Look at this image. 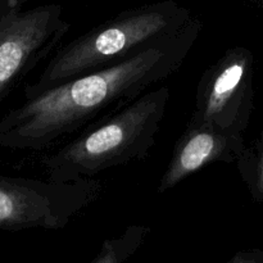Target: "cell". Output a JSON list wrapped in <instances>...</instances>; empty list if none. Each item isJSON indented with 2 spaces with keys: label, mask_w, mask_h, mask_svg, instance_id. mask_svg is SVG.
<instances>
[{
  "label": "cell",
  "mask_w": 263,
  "mask_h": 263,
  "mask_svg": "<svg viewBox=\"0 0 263 263\" xmlns=\"http://www.w3.org/2000/svg\"><path fill=\"white\" fill-rule=\"evenodd\" d=\"M8 0L0 9V103L44 59L63 45L71 23L59 4L23 10Z\"/></svg>",
  "instance_id": "5b68a950"
},
{
  "label": "cell",
  "mask_w": 263,
  "mask_h": 263,
  "mask_svg": "<svg viewBox=\"0 0 263 263\" xmlns=\"http://www.w3.org/2000/svg\"><path fill=\"white\" fill-rule=\"evenodd\" d=\"M228 263H263V252H243Z\"/></svg>",
  "instance_id": "30bf717a"
},
{
  "label": "cell",
  "mask_w": 263,
  "mask_h": 263,
  "mask_svg": "<svg viewBox=\"0 0 263 263\" xmlns=\"http://www.w3.org/2000/svg\"><path fill=\"white\" fill-rule=\"evenodd\" d=\"M171 91L153 87L45 154L46 179L76 181L145 158L156 144Z\"/></svg>",
  "instance_id": "3957f363"
},
{
  "label": "cell",
  "mask_w": 263,
  "mask_h": 263,
  "mask_svg": "<svg viewBox=\"0 0 263 263\" xmlns=\"http://www.w3.org/2000/svg\"><path fill=\"white\" fill-rule=\"evenodd\" d=\"M200 31L202 22L193 18L177 33L120 63L26 98L0 120V146L45 151L61 145L176 73Z\"/></svg>",
  "instance_id": "6da1fadb"
},
{
  "label": "cell",
  "mask_w": 263,
  "mask_h": 263,
  "mask_svg": "<svg viewBox=\"0 0 263 263\" xmlns=\"http://www.w3.org/2000/svg\"><path fill=\"white\" fill-rule=\"evenodd\" d=\"M95 179L76 181L0 175V228L63 229L100 197Z\"/></svg>",
  "instance_id": "277c9868"
},
{
  "label": "cell",
  "mask_w": 263,
  "mask_h": 263,
  "mask_svg": "<svg viewBox=\"0 0 263 263\" xmlns=\"http://www.w3.org/2000/svg\"><path fill=\"white\" fill-rule=\"evenodd\" d=\"M243 134L222 130L190 118L175 145L166 171L159 180V194L174 189L212 163H234L244 151Z\"/></svg>",
  "instance_id": "52a82bcc"
},
{
  "label": "cell",
  "mask_w": 263,
  "mask_h": 263,
  "mask_svg": "<svg viewBox=\"0 0 263 263\" xmlns=\"http://www.w3.org/2000/svg\"><path fill=\"white\" fill-rule=\"evenodd\" d=\"M193 18L187 8L174 0L123 10L62 45L36 81L25 87V99L74 77L120 63L177 33Z\"/></svg>",
  "instance_id": "7a4b0ae2"
},
{
  "label": "cell",
  "mask_w": 263,
  "mask_h": 263,
  "mask_svg": "<svg viewBox=\"0 0 263 263\" xmlns=\"http://www.w3.org/2000/svg\"><path fill=\"white\" fill-rule=\"evenodd\" d=\"M235 163L254 197L263 199V143L257 151L244 148Z\"/></svg>",
  "instance_id": "9c48e42d"
},
{
  "label": "cell",
  "mask_w": 263,
  "mask_h": 263,
  "mask_svg": "<svg viewBox=\"0 0 263 263\" xmlns=\"http://www.w3.org/2000/svg\"><path fill=\"white\" fill-rule=\"evenodd\" d=\"M15 2H20V3H22V2H23V0H15Z\"/></svg>",
  "instance_id": "8fae6325"
},
{
  "label": "cell",
  "mask_w": 263,
  "mask_h": 263,
  "mask_svg": "<svg viewBox=\"0 0 263 263\" xmlns=\"http://www.w3.org/2000/svg\"><path fill=\"white\" fill-rule=\"evenodd\" d=\"M151 233V228L144 225H130L117 238L107 239L92 263H125L143 246Z\"/></svg>",
  "instance_id": "ba28073f"
},
{
  "label": "cell",
  "mask_w": 263,
  "mask_h": 263,
  "mask_svg": "<svg viewBox=\"0 0 263 263\" xmlns=\"http://www.w3.org/2000/svg\"><path fill=\"white\" fill-rule=\"evenodd\" d=\"M251 102L252 55L244 48H230L203 73L190 118L243 134Z\"/></svg>",
  "instance_id": "8992f818"
}]
</instances>
